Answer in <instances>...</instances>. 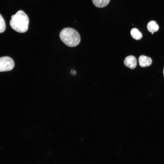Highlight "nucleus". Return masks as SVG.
I'll list each match as a JSON object with an SVG mask.
<instances>
[{
  "label": "nucleus",
  "mask_w": 164,
  "mask_h": 164,
  "mask_svg": "<svg viewBox=\"0 0 164 164\" xmlns=\"http://www.w3.org/2000/svg\"><path fill=\"white\" fill-rule=\"evenodd\" d=\"M10 21L11 27L16 32L24 33L28 29L29 19L27 15L22 10L18 11L12 15Z\"/></svg>",
  "instance_id": "f257e3e1"
},
{
  "label": "nucleus",
  "mask_w": 164,
  "mask_h": 164,
  "mask_svg": "<svg viewBox=\"0 0 164 164\" xmlns=\"http://www.w3.org/2000/svg\"><path fill=\"white\" fill-rule=\"evenodd\" d=\"M60 37L62 41L67 46L73 47L79 44L80 37L78 32L71 28L63 29L60 32Z\"/></svg>",
  "instance_id": "f03ea898"
},
{
  "label": "nucleus",
  "mask_w": 164,
  "mask_h": 164,
  "mask_svg": "<svg viewBox=\"0 0 164 164\" xmlns=\"http://www.w3.org/2000/svg\"><path fill=\"white\" fill-rule=\"evenodd\" d=\"M14 66V62L10 57L5 56L0 57V72L11 70Z\"/></svg>",
  "instance_id": "7ed1b4c3"
},
{
  "label": "nucleus",
  "mask_w": 164,
  "mask_h": 164,
  "mask_svg": "<svg viewBox=\"0 0 164 164\" xmlns=\"http://www.w3.org/2000/svg\"><path fill=\"white\" fill-rule=\"evenodd\" d=\"M124 62L125 65L131 69L135 68L137 66L136 59L133 56H127L125 58Z\"/></svg>",
  "instance_id": "20e7f679"
},
{
  "label": "nucleus",
  "mask_w": 164,
  "mask_h": 164,
  "mask_svg": "<svg viewBox=\"0 0 164 164\" xmlns=\"http://www.w3.org/2000/svg\"><path fill=\"white\" fill-rule=\"evenodd\" d=\"M140 66L142 67H145L150 66L152 62L151 59L144 55L140 56L138 58Z\"/></svg>",
  "instance_id": "39448f33"
},
{
  "label": "nucleus",
  "mask_w": 164,
  "mask_h": 164,
  "mask_svg": "<svg viewBox=\"0 0 164 164\" xmlns=\"http://www.w3.org/2000/svg\"><path fill=\"white\" fill-rule=\"evenodd\" d=\"M147 28L149 32L153 33L158 30L159 27L155 22L152 21L148 23L147 25Z\"/></svg>",
  "instance_id": "423d86ee"
},
{
  "label": "nucleus",
  "mask_w": 164,
  "mask_h": 164,
  "mask_svg": "<svg viewBox=\"0 0 164 164\" xmlns=\"http://www.w3.org/2000/svg\"><path fill=\"white\" fill-rule=\"evenodd\" d=\"M94 5L98 8H102L107 6L110 0H92Z\"/></svg>",
  "instance_id": "0eeeda50"
},
{
  "label": "nucleus",
  "mask_w": 164,
  "mask_h": 164,
  "mask_svg": "<svg viewBox=\"0 0 164 164\" xmlns=\"http://www.w3.org/2000/svg\"><path fill=\"white\" fill-rule=\"evenodd\" d=\"M131 35L132 37L135 39L139 40L142 37L141 33L137 29H132L130 32Z\"/></svg>",
  "instance_id": "6e6552de"
},
{
  "label": "nucleus",
  "mask_w": 164,
  "mask_h": 164,
  "mask_svg": "<svg viewBox=\"0 0 164 164\" xmlns=\"http://www.w3.org/2000/svg\"><path fill=\"white\" fill-rule=\"evenodd\" d=\"M6 25L3 17L0 14V33L3 32L5 30Z\"/></svg>",
  "instance_id": "1a4fd4ad"
},
{
  "label": "nucleus",
  "mask_w": 164,
  "mask_h": 164,
  "mask_svg": "<svg viewBox=\"0 0 164 164\" xmlns=\"http://www.w3.org/2000/svg\"><path fill=\"white\" fill-rule=\"evenodd\" d=\"M70 73L72 74L73 75H74L76 74V72L73 70H71Z\"/></svg>",
  "instance_id": "9d476101"
},
{
  "label": "nucleus",
  "mask_w": 164,
  "mask_h": 164,
  "mask_svg": "<svg viewBox=\"0 0 164 164\" xmlns=\"http://www.w3.org/2000/svg\"><path fill=\"white\" fill-rule=\"evenodd\" d=\"M163 74H164V69H163Z\"/></svg>",
  "instance_id": "9b49d317"
}]
</instances>
